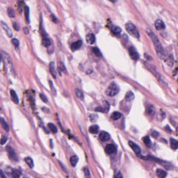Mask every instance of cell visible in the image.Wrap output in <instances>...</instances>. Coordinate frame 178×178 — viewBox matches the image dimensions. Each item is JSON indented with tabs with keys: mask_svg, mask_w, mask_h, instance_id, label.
Listing matches in <instances>:
<instances>
[{
	"mask_svg": "<svg viewBox=\"0 0 178 178\" xmlns=\"http://www.w3.org/2000/svg\"><path fill=\"white\" fill-rule=\"evenodd\" d=\"M49 84H50V86L51 89V91H52L53 94H56V90H55V88H54V86L53 85L52 82L51 81H49Z\"/></svg>",
	"mask_w": 178,
	"mask_h": 178,
	"instance_id": "obj_40",
	"label": "cell"
},
{
	"mask_svg": "<svg viewBox=\"0 0 178 178\" xmlns=\"http://www.w3.org/2000/svg\"><path fill=\"white\" fill-rule=\"evenodd\" d=\"M12 175L13 178H20L21 172L17 169H13L12 172Z\"/></svg>",
	"mask_w": 178,
	"mask_h": 178,
	"instance_id": "obj_29",
	"label": "cell"
},
{
	"mask_svg": "<svg viewBox=\"0 0 178 178\" xmlns=\"http://www.w3.org/2000/svg\"><path fill=\"white\" fill-rule=\"evenodd\" d=\"M143 142L144 144L146 145L148 147H152V142L151 141V139H150L149 137L148 136H146L143 139Z\"/></svg>",
	"mask_w": 178,
	"mask_h": 178,
	"instance_id": "obj_27",
	"label": "cell"
},
{
	"mask_svg": "<svg viewBox=\"0 0 178 178\" xmlns=\"http://www.w3.org/2000/svg\"><path fill=\"white\" fill-rule=\"evenodd\" d=\"M135 96L134 93H133L132 91H129L127 92L125 96V99L127 102H131L132 100H133V99H134Z\"/></svg>",
	"mask_w": 178,
	"mask_h": 178,
	"instance_id": "obj_16",
	"label": "cell"
},
{
	"mask_svg": "<svg viewBox=\"0 0 178 178\" xmlns=\"http://www.w3.org/2000/svg\"><path fill=\"white\" fill-rule=\"evenodd\" d=\"M125 27L127 32L131 36L137 39H138L140 37V32H139L138 29H137L136 27L133 24L131 23H127L126 24Z\"/></svg>",
	"mask_w": 178,
	"mask_h": 178,
	"instance_id": "obj_3",
	"label": "cell"
},
{
	"mask_svg": "<svg viewBox=\"0 0 178 178\" xmlns=\"http://www.w3.org/2000/svg\"><path fill=\"white\" fill-rule=\"evenodd\" d=\"M25 163L28 165L30 168H32L34 167V162H33V160L29 157H26L25 159Z\"/></svg>",
	"mask_w": 178,
	"mask_h": 178,
	"instance_id": "obj_28",
	"label": "cell"
},
{
	"mask_svg": "<svg viewBox=\"0 0 178 178\" xmlns=\"http://www.w3.org/2000/svg\"><path fill=\"white\" fill-rule=\"evenodd\" d=\"M98 118V115L95 114H92L90 115V121L92 122H96L97 119Z\"/></svg>",
	"mask_w": 178,
	"mask_h": 178,
	"instance_id": "obj_39",
	"label": "cell"
},
{
	"mask_svg": "<svg viewBox=\"0 0 178 178\" xmlns=\"http://www.w3.org/2000/svg\"><path fill=\"white\" fill-rule=\"evenodd\" d=\"M166 130L167 131H168V132H169V131H170V132L172 131V130L170 129V127H169V126H168V125L166 127Z\"/></svg>",
	"mask_w": 178,
	"mask_h": 178,
	"instance_id": "obj_50",
	"label": "cell"
},
{
	"mask_svg": "<svg viewBox=\"0 0 178 178\" xmlns=\"http://www.w3.org/2000/svg\"><path fill=\"white\" fill-rule=\"evenodd\" d=\"M147 32L148 35H149L150 38H151L154 43L157 56L160 59L165 60L168 57L167 54L166 52L165 51V49L162 46V44H161L160 41H159V39L156 36V35L150 29H147Z\"/></svg>",
	"mask_w": 178,
	"mask_h": 178,
	"instance_id": "obj_1",
	"label": "cell"
},
{
	"mask_svg": "<svg viewBox=\"0 0 178 178\" xmlns=\"http://www.w3.org/2000/svg\"><path fill=\"white\" fill-rule=\"evenodd\" d=\"M79 157L76 156H73L70 158V163L73 167H75L79 161Z\"/></svg>",
	"mask_w": 178,
	"mask_h": 178,
	"instance_id": "obj_25",
	"label": "cell"
},
{
	"mask_svg": "<svg viewBox=\"0 0 178 178\" xmlns=\"http://www.w3.org/2000/svg\"><path fill=\"white\" fill-rule=\"evenodd\" d=\"M24 12H25V16L26 19V21L28 23H29V8L28 6H25L24 8Z\"/></svg>",
	"mask_w": 178,
	"mask_h": 178,
	"instance_id": "obj_26",
	"label": "cell"
},
{
	"mask_svg": "<svg viewBox=\"0 0 178 178\" xmlns=\"http://www.w3.org/2000/svg\"><path fill=\"white\" fill-rule=\"evenodd\" d=\"M0 122H1V125H2V127L3 128V129L7 132H9V125L7 124V122H6V121L5 120V119L4 118H1V121H0Z\"/></svg>",
	"mask_w": 178,
	"mask_h": 178,
	"instance_id": "obj_17",
	"label": "cell"
},
{
	"mask_svg": "<svg viewBox=\"0 0 178 178\" xmlns=\"http://www.w3.org/2000/svg\"><path fill=\"white\" fill-rule=\"evenodd\" d=\"M170 146L172 149L176 150L178 148V141L174 138H170Z\"/></svg>",
	"mask_w": 178,
	"mask_h": 178,
	"instance_id": "obj_18",
	"label": "cell"
},
{
	"mask_svg": "<svg viewBox=\"0 0 178 178\" xmlns=\"http://www.w3.org/2000/svg\"><path fill=\"white\" fill-rule=\"evenodd\" d=\"M129 146L131 147L132 150L134 152V153L137 154V155H140L141 153V149L140 147L138 145L135 144L132 141H129Z\"/></svg>",
	"mask_w": 178,
	"mask_h": 178,
	"instance_id": "obj_7",
	"label": "cell"
},
{
	"mask_svg": "<svg viewBox=\"0 0 178 178\" xmlns=\"http://www.w3.org/2000/svg\"><path fill=\"white\" fill-rule=\"evenodd\" d=\"M99 138L102 141L105 142L110 140V135L109 133L105 131H102L99 134Z\"/></svg>",
	"mask_w": 178,
	"mask_h": 178,
	"instance_id": "obj_12",
	"label": "cell"
},
{
	"mask_svg": "<svg viewBox=\"0 0 178 178\" xmlns=\"http://www.w3.org/2000/svg\"></svg>",
	"mask_w": 178,
	"mask_h": 178,
	"instance_id": "obj_53",
	"label": "cell"
},
{
	"mask_svg": "<svg viewBox=\"0 0 178 178\" xmlns=\"http://www.w3.org/2000/svg\"><path fill=\"white\" fill-rule=\"evenodd\" d=\"M95 111L97 112H104V111L102 108V107H98L95 109Z\"/></svg>",
	"mask_w": 178,
	"mask_h": 178,
	"instance_id": "obj_46",
	"label": "cell"
},
{
	"mask_svg": "<svg viewBox=\"0 0 178 178\" xmlns=\"http://www.w3.org/2000/svg\"><path fill=\"white\" fill-rule=\"evenodd\" d=\"M6 150L7 151V153L8 154L9 157L13 160L16 161L17 160V156H16V155L14 152L13 148L9 146H7L6 147Z\"/></svg>",
	"mask_w": 178,
	"mask_h": 178,
	"instance_id": "obj_9",
	"label": "cell"
},
{
	"mask_svg": "<svg viewBox=\"0 0 178 178\" xmlns=\"http://www.w3.org/2000/svg\"><path fill=\"white\" fill-rule=\"evenodd\" d=\"M111 30L112 32L115 35H119L121 32V29L119 27L112 26L111 28Z\"/></svg>",
	"mask_w": 178,
	"mask_h": 178,
	"instance_id": "obj_24",
	"label": "cell"
},
{
	"mask_svg": "<svg viewBox=\"0 0 178 178\" xmlns=\"http://www.w3.org/2000/svg\"><path fill=\"white\" fill-rule=\"evenodd\" d=\"M0 175H1V178H7L5 176V175H4V172H3V171L2 170H1V174H0Z\"/></svg>",
	"mask_w": 178,
	"mask_h": 178,
	"instance_id": "obj_49",
	"label": "cell"
},
{
	"mask_svg": "<svg viewBox=\"0 0 178 178\" xmlns=\"http://www.w3.org/2000/svg\"><path fill=\"white\" fill-rule=\"evenodd\" d=\"M7 14L10 18H14L15 17V13L13 8L12 7H8L7 9Z\"/></svg>",
	"mask_w": 178,
	"mask_h": 178,
	"instance_id": "obj_31",
	"label": "cell"
},
{
	"mask_svg": "<svg viewBox=\"0 0 178 178\" xmlns=\"http://www.w3.org/2000/svg\"><path fill=\"white\" fill-rule=\"evenodd\" d=\"M75 93L77 97L78 98L80 99L81 100H83L84 99V94H83V92L81 90H80L79 88H76L75 89Z\"/></svg>",
	"mask_w": 178,
	"mask_h": 178,
	"instance_id": "obj_23",
	"label": "cell"
},
{
	"mask_svg": "<svg viewBox=\"0 0 178 178\" xmlns=\"http://www.w3.org/2000/svg\"><path fill=\"white\" fill-rule=\"evenodd\" d=\"M84 172L85 174V178H91V175H90V172L89 168L87 167H85L84 168Z\"/></svg>",
	"mask_w": 178,
	"mask_h": 178,
	"instance_id": "obj_35",
	"label": "cell"
},
{
	"mask_svg": "<svg viewBox=\"0 0 178 178\" xmlns=\"http://www.w3.org/2000/svg\"><path fill=\"white\" fill-rule=\"evenodd\" d=\"M49 70L51 74L54 79L57 78V72L55 69V64L53 62H51L49 64Z\"/></svg>",
	"mask_w": 178,
	"mask_h": 178,
	"instance_id": "obj_15",
	"label": "cell"
},
{
	"mask_svg": "<svg viewBox=\"0 0 178 178\" xmlns=\"http://www.w3.org/2000/svg\"><path fill=\"white\" fill-rule=\"evenodd\" d=\"M40 97L41 98V99L45 103H47L48 102V98H47V97L44 95V94L43 93H40Z\"/></svg>",
	"mask_w": 178,
	"mask_h": 178,
	"instance_id": "obj_41",
	"label": "cell"
},
{
	"mask_svg": "<svg viewBox=\"0 0 178 178\" xmlns=\"http://www.w3.org/2000/svg\"><path fill=\"white\" fill-rule=\"evenodd\" d=\"M147 112L149 114L154 115L155 112V108L153 105H149L147 108Z\"/></svg>",
	"mask_w": 178,
	"mask_h": 178,
	"instance_id": "obj_30",
	"label": "cell"
},
{
	"mask_svg": "<svg viewBox=\"0 0 178 178\" xmlns=\"http://www.w3.org/2000/svg\"><path fill=\"white\" fill-rule=\"evenodd\" d=\"M51 20H52V21L54 22V23H58L59 20H58V18H57L56 17H55V16L54 15H52L51 16Z\"/></svg>",
	"mask_w": 178,
	"mask_h": 178,
	"instance_id": "obj_45",
	"label": "cell"
},
{
	"mask_svg": "<svg viewBox=\"0 0 178 178\" xmlns=\"http://www.w3.org/2000/svg\"><path fill=\"white\" fill-rule=\"evenodd\" d=\"M119 90L120 88L118 85L115 82H112L107 88L106 90H105V93L108 96L112 97L117 94L119 92Z\"/></svg>",
	"mask_w": 178,
	"mask_h": 178,
	"instance_id": "obj_2",
	"label": "cell"
},
{
	"mask_svg": "<svg viewBox=\"0 0 178 178\" xmlns=\"http://www.w3.org/2000/svg\"><path fill=\"white\" fill-rule=\"evenodd\" d=\"M10 98L11 100H12V101L15 104H18L19 99L17 96V94L16 93L15 91L14 90L12 89L10 91Z\"/></svg>",
	"mask_w": 178,
	"mask_h": 178,
	"instance_id": "obj_13",
	"label": "cell"
},
{
	"mask_svg": "<svg viewBox=\"0 0 178 178\" xmlns=\"http://www.w3.org/2000/svg\"><path fill=\"white\" fill-rule=\"evenodd\" d=\"M23 31H24L25 34H26V35H28V34H29V32L28 28L27 27H24V28H23Z\"/></svg>",
	"mask_w": 178,
	"mask_h": 178,
	"instance_id": "obj_47",
	"label": "cell"
},
{
	"mask_svg": "<svg viewBox=\"0 0 178 178\" xmlns=\"http://www.w3.org/2000/svg\"><path fill=\"white\" fill-rule=\"evenodd\" d=\"M122 116V114L118 112V111H115V112H113L112 114L111 115V119H112L113 120H118Z\"/></svg>",
	"mask_w": 178,
	"mask_h": 178,
	"instance_id": "obj_22",
	"label": "cell"
},
{
	"mask_svg": "<svg viewBox=\"0 0 178 178\" xmlns=\"http://www.w3.org/2000/svg\"><path fill=\"white\" fill-rule=\"evenodd\" d=\"M85 38L86 42L90 44H93L96 41L95 36L92 33H90V34H88L86 35Z\"/></svg>",
	"mask_w": 178,
	"mask_h": 178,
	"instance_id": "obj_11",
	"label": "cell"
},
{
	"mask_svg": "<svg viewBox=\"0 0 178 178\" xmlns=\"http://www.w3.org/2000/svg\"><path fill=\"white\" fill-rule=\"evenodd\" d=\"M156 174L159 178H165L167 176V172L165 170L160 169L157 170Z\"/></svg>",
	"mask_w": 178,
	"mask_h": 178,
	"instance_id": "obj_21",
	"label": "cell"
},
{
	"mask_svg": "<svg viewBox=\"0 0 178 178\" xmlns=\"http://www.w3.org/2000/svg\"><path fill=\"white\" fill-rule=\"evenodd\" d=\"M145 57L147 58V60H152V58L151 57H150V56H149V55H147L146 54H145Z\"/></svg>",
	"mask_w": 178,
	"mask_h": 178,
	"instance_id": "obj_51",
	"label": "cell"
},
{
	"mask_svg": "<svg viewBox=\"0 0 178 178\" xmlns=\"http://www.w3.org/2000/svg\"><path fill=\"white\" fill-rule=\"evenodd\" d=\"M48 127L50 129V130L51 131V132L53 133H57L58 129H57V126H55L54 124H53L52 123H49L48 124Z\"/></svg>",
	"mask_w": 178,
	"mask_h": 178,
	"instance_id": "obj_32",
	"label": "cell"
},
{
	"mask_svg": "<svg viewBox=\"0 0 178 178\" xmlns=\"http://www.w3.org/2000/svg\"><path fill=\"white\" fill-rule=\"evenodd\" d=\"M1 57L6 67L12 70L13 68V64L12 59H11L9 55L5 51L1 50Z\"/></svg>",
	"mask_w": 178,
	"mask_h": 178,
	"instance_id": "obj_4",
	"label": "cell"
},
{
	"mask_svg": "<svg viewBox=\"0 0 178 178\" xmlns=\"http://www.w3.org/2000/svg\"><path fill=\"white\" fill-rule=\"evenodd\" d=\"M1 25L2 28L4 29V30L6 32V34H7V35L10 37L12 38L13 37V33L12 30H10V29L9 28V27L6 24H5L4 22H3V21H1Z\"/></svg>",
	"mask_w": 178,
	"mask_h": 178,
	"instance_id": "obj_8",
	"label": "cell"
},
{
	"mask_svg": "<svg viewBox=\"0 0 178 178\" xmlns=\"http://www.w3.org/2000/svg\"><path fill=\"white\" fill-rule=\"evenodd\" d=\"M98 131H99V126L98 125L96 124L90 126L89 129V132L91 133V134H97Z\"/></svg>",
	"mask_w": 178,
	"mask_h": 178,
	"instance_id": "obj_19",
	"label": "cell"
},
{
	"mask_svg": "<svg viewBox=\"0 0 178 178\" xmlns=\"http://www.w3.org/2000/svg\"><path fill=\"white\" fill-rule=\"evenodd\" d=\"M42 44L44 47H48L51 46V42L48 38H47V37H45L42 38Z\"/></svg>",
	"mask_w": 178,
	"mask_h": 178,
	"instance_id": "obj_20",
	"label": "cell"
},
{
	"mask_svg": "<svg viewBox=\"0 0 178 178\" xmlns=\"http://www.w3.org/2000/svg\"><path fill=\"white\" fill-rule=\"evenodd\" d=\"M166 61L167 63V64L169 65L172 66V65H173L174 58H173V57H172V55H170L169 57L167 58V59H166Z\"/></svg>",
	"mask_w": 178,
	"mask_h": 178,
	"instance_id": "obj_36",
	"label": "cell"
},
{
	"mask_svg": "<svg viewBox=\"0 0 178 178\" xmlns=\"http://www.w3.org/2000/svg\"><path fill=\"white\" fill-rule=\"evenodd\" d=\"M7 138L6 137H5L4 136H3L1 139V144L2 145H3L6 143V142H7Z\"/></svg>",
	"mask_w": 178,
	"mask_h": 178,
	"instance_id": "obj_43",
	"label": "cell"
},
{
	"mask_svg": "<svg viewBox=\"0 0 178 178\" xmlns=\"http://www.w3.org/2000/svg\"><path fill=\"white\" fill-rule=\"evenodd\" d=\"M92 52L97 57H100L102 55V53L100 51V50L97 47H94L92 48Z\"/></svg>",
	"mask_w": 178,
	"mask_h": 178,
	"instance_id": "obj_34",
	"label": "cell"
},
{
	"mask_svg": "<svg viewBox=\"0 0 178 178\" xmlns=\"http://www.w3.org/2000/svg\"><path fill=\"white\" fill-rule=\"evenodd\" d=\"M176 130H177V132L178 133V127H177V129H176Z\"/></svg>",
	"mask_w": 178,
	"mask_h": 178,
	"instance_id": "obj_52",
	"label": "cell"
},
{
	"mask_svg": "<svg viewBox=\"0 0 178 178\" xmlns=\"http://www.w3.org/2000/svg\"><path fill=\"white\" fill-rule=\"evenodd\" d=\"M113 178H123V176H122L121 172L119 170H116L113 176Z\"/></svg>",
	"mask_w": 178,
	"mask_h": 178,
	"instance_id": "obj_38",
	"label": "cell"
},
{
	"mask_svg": "<svg viewBox=\"0 0 178 178\" xmlns=\"http://www.w3.org/2000/svg\"><path fill=\"white\" fill-rule=\"evenodd\" d=\"M102 108L104 111V112H107L110 109V104L109 102L105 100L103 101Z\"/></svg>",
	"mask_w": 178,
	"mask_h": 178,
	"instance_id": "obj_33",
	"label": "cell"
},
{
	"mask_svg": "<svg viewBox=\"0 0 178 178\" xmlns=\"http://www.w3.org/2000/svg\"><path fill=\"white\" fill-rule=\"evenodd\" d=\"M82 41L81 40H78L76 42H73L71 44V48L73 51H75V50H77L78 49H79L81 46H82Z\"/></svg>",
	"mask_w": 178,
	"mask_h": 178,
	"instance_id": "obj_14",
	"label": "cell"
},
{
	"mask_svg": "<svg viewBox=\"0 0 178 178\" xmlns=\"http://www.w3.org/2000/svg\"><path fill=\"white\" fill-rule=\"evenodd\" d=\"M159 135V133L157 132V131H154L153 132H152V135L153 137L155 138H156L158 137Z\"/></svg>",
	"mask_w": 178,
	"mask_h": 178,
	"instance_id": "obj_44",
	"label": "cell"
},
{
	"mask_svg": "<svg viewBox=\"0 0 178 178\" xmlns=\"http://www.w3.org/2000/svg\"><path fill=\"white\" fill-rule=\"evenodd\" d=\"M13 27H14V28L15 30H17V31H19V29H20V27L18 25V24L16 23V22H13Z\"/></svg>",
	"mask_w": 178,
	"mask_h": 178,
	"instance_id": "obj_42",
	"label": "cell"
},
{
	"mask_svg": "<svg viewBox=\"0 0 178 178\" xmlns=\"http://www.w3.org/2000/svg\"><path fill=\"white\" fill-rule=\"evenodd\" d=\"M60 163V165H61V167H62V170H63L64 172H67V171H66V169L65 168V167H64V166L62 164V163H60V162H59Z\"/></svg>",
	"mask_w": 178,
	"mask_h": 178,
	"instance_id": "obj_48",
	"label": "cell"
},
{
	"mask_svg": "<svg viewBox=\"0 0 178 178\" xmlns=\"http://www.w3.org/2000/svg\"><path fill=\"white\" fill-rule=\"evenodd\" d=\"M129 53L131 58L135 61H137L140 58V56L134 47L132 46L129 48Z\"/></svg>",
	"mask_w": 178,
	"mask_h": 178,
	"instance_id": "obj_5",
	"label": "cell"
},
{
	"mask_svg": "<svg viewBox=\"0 0 178 178\" xmlns=\"http://www.w3.org/2000/svg\"><path fill=\"white\" fill-rule=\"evenodd\" d=\"M155 27L158 30L164 29L165 28V24L164 21L161 19H157L155 21Z\"/></svg>",
	"mask_w": 178,
	"mask_h": 178,
	"instance_id": "obj_10",
	"label": "cell"
},
{
	"mask_svg": "<svg viewBox=\"0 0 178 178\" xmlns=\"http://www.w3.org/2000/svg\"><path fill=\"white\" fill-rule=\"evenodd\" d=\"M116 151V148L113 144H109L105 147V152L108 155H112Z\"/></svg>",
	"mask_w": 178,
	"mask_h": 178,
	"instance_id": "obj_6",
	"label": "cell"
},
{
	"mask_svg": "<svg viewBox=\"0 0 178 178\" xmlns=\"http://www.w3.org/2000/svg\"><path fill=\"white\" fill-rule=\"evenodd\" d=\"M12 43L14 46L15 47L18 48V46H19V40L16 38H13L12 40Z\"/></svg>",
	"mask_w": 178,
	"mask_h": 178,
	"instance_id": "obj_37",
	"label": "cell"
}]
</instances>
